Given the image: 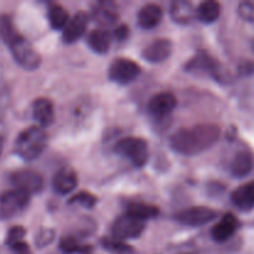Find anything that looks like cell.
<instances>
[{
  "instance_id": "6da1fadb",
  "label": "cell",
  "mask_w": 254,
  "mask_h": 254,
  "mask_svg": "<svg viewBox=\"0 0 254 254\" xmlns=\"http://www.w3.org/2000/svg\"><path fill=\"white\" fill-rule=\"evenodd\" d=\"M221 136L220 127L203 123L191 128H181L169 139V145L175 153L192 156L215 145Z\"/></svg>"
},
{
  "instance_id": "7a4b0ae2",
  "label": "cell",
  "mask_w": 254,
  "mask_h": 254,
  "mask_svg": "<svg viewBox=\"0 0 254 254\" xmlns=\"http://www.w3.org/2000/svg\"><path fill=\"white\" fill-rule=\"evenodd\" d=\"M47 144V135L41 127L24 129L15 140L14 151L25 161H32L44 153Z\"/></svg>"
},
{
  "instance_id": "3957f363",
  "label": "cell",
  "mask_w": 254,
  "mask_h": 254,
  "mask_svg": "<svg viewBox=\"0 0 254 254\" xmlns=\"http://www.w3.org/2000/svg\"><path fill=\"white\" fill-rule=\"evenodd\" d=\"M6 46L10 49L15 62L26 71H34V69L39 68L41 64V56L39 55V52L19 32H16L6 42Z\"/></svg>"
},
{
  "instance_id": "277c9868",
  "label": "cell",
  "mask_w": 254,
  "mask_h": 254,
  "mask_svg": "<svg viewBox=\"0 0 254 254\" xmlns=\"http://www.w3.org/2000/svg\"><path fill=\"white\" fill-rule=\"evenodd\" d=\"M114 149L117 154L128 159L136 168H143L148 161V144L141 138H134V136L123 138L116 144Z\"/></svg>"
},
{
  "instance_id": "5b68a950",
  "label": "cell",
  "mask_w": 254,
  "mask_h": 254,
  "mask_svg": "<svg viewBox=\"0 0 254 254\" xmlns=\"http://www.w3.org/2000/svg\"><path fill=\"white\" fill-rule=\"evenodd\" d=\"M30 202V195L17 189L0 193V220L20 215Z\"/></svg>"
},
{
  "instance_id": "8992f818",
  "label": "cell",
  "mask_w": 254,
  "mask_h": 254,
  "mask_svg": "<svg viewBox=\"0 0 254 254\" xmlns=\"http://www.w3.org/2000/svg\"><path fill=\"white\" fill-rule=\"evenodd\" d=\"M144 230H145V221L124 213L114 221L112 226V235H113V238L123 242L126 240L139 237L144 232Z\"/></svg>"
},
{
  "instance_id": "52a82bcc",
  "label": "cell",
  "mask_w": 254,
  "mask_h": 254,
  "mask_svg": "<svg viewBox=\"0 0 254 254\" xmlns=\"http://www.w3.org/2000/svg\"><path fill=\"white\" fill-rule=\"evenodd\" d=\"M218 213L215 210L205 206H196V207H189L183 211H179L174 218L179 223L189 227H198L205 226L215 220Z\"/></svg>"
},
{
  "instance_id": "ba28073f",
  "label": "cell",
  "mask_w": 254,
  "mask_h": 254,
  "mask_svg": "<svg viewBox=\"0 0 254 254\" xmlns=\"http://www.w3.org/2000/svg\"><path fill=\"white\" fill-rule=\"evenodd\" d=\"M140 73V66L133 60L116 59L108 69V77L111 81L119 84H128L133 82Z\"/></svg>"
},
{
  "instance_id": "9c48e42d",
  "label": "cell",
  "mask_w": 254,
  "mask_h": 254,
  "mask_svg": "<svg viewBox=\"0 0 254 254\" xmlns=\"http://www.w3.org/2000/svg\"><path fill=\"white\" fill-rule=\"evenodd\" d=\"M9 181L14 189L32 195L37 193L44 188V179L39 173L32 170L15 171L9 176Z\"/></svg>"
},
{
  "instance_id": "30bf717a",
  "label": "cell",
  "mask_w": 254,
  "mask_h": 254,
  "mask_svg": "<svg viewBox=\"0 0 254 254\" xmlns=\"http://www.w3.org/2000/svg\"><path fill=\"white\" fill-rule=\"evenodd\" d=\"M176 107V98L170 92H160L151 97L148 102V112L155 118L169 116Z\"/></svg>"
},
{
  "instance_id": "8fae6325",
  "label": "cell",
  "mask_w": 254,
  "mask_h": 254,
  "mask_svg": "<svg viewBox=\"0 0 254 254\" xmlns=\"http://www.w3.org/2000/svg\"><path fill=\"white\" fill-rule=\"evenodd\" d=\"M185 69L192 74H207V76H216L218 69V64L213 57H211L207 52H198L197 55L192 57L188 64L185 66Z\"/></svg>"
},
{
  "instance_id": "7c38bea8",
  "label": "cell",
  "mask_w": 254,
  "mask_h": 254,
  "mask_svg": "<svg viewBox=\"0 0 254 254\" xmlns=\"http://www.w3.org/2000/svg\"><path fill=\"white\" fill-rule=\"evenodd\" d=\"M88 25V15L84 11H78L72 19L68 20L66 26L62 30V40L66 44H73L81 39L86 32Z\"/></svg>"
},
{
  "instance_id": "4fadbf2b",
  "label": "cell",
  "mask_w": 254,
  "mask_h": 254,
  "mask_svg": "<svg viewBox=\"0 0 254 254\" xmlns=\"http://www.w3.org/2000/svg\"><path fill=\"white\" fill-rule=\"evenodd\" d=\"M173 52V42L168 39H158L144 47L143 55L146 61L151 64H160L166 61Z\"/></svg>"
},
{
  "instance_id": "5bb4252c",
  "label": "cell",
  "mask_w": 254,
  "mask_h": 254,
  "mask_svg": "<svg viewBox=\"0 0 254 254\" xmlns=\"http://www.w3.org/2000/svg\"><path fill=\"white\" fill-rule=\"evenodd\" d=\"M238 227H240V221L233 213L228 212L223 215V217L213 226L211 230V236L216 242H226L237 232Z\"/></svg>"
},
{
  "instance_id": "9a60e30c",
  "label": "cell",
  "mask_w": 254,
  "mask_h": 254,
  "mask_svg": "<svg viewBox=\"0 0 254 254\" xmlns=\"http://www.w3.org/2000/svg\"><path fill=\"white\" fill-rule=\"evenodd\" d=\"M54 190L60 195H67L72 192L78 185V176L71 168H62L54 178Z\"/></svg>"
},
{
  "instance_id": "2e32d148",
  "label": "cell",
  "mask_w": 254,
  "mask_h": 254,
  "mask_svg": "<svg viewBox=\"0 0 254 254\" xmlns=\"http://www.w3.org/2000/svg\"><path fill=\"white\" fill-rule=\"evenodd\" d=\"M254 169V155L248 150H241L233 156L231 161V174L236 178H245Z\"/></svg>"
},
{
  "instance_id": "e0dca14e",
  "label": "cell",
  "mask_w": 254,
  "mask_h": 254,
  "mask_svg": "<svg viewBox=\"0 0 254 254\" xmlns=\"http://www.w3.org/2000/svg\"><path fill=\"white\" fill-rule=\"evenodd\" d=\"M32 117L41 128L51 126L55 119V109L52 102L46 98L35 99L32 103Z\"/></svg>"
},
{
  "instance_id": "ac0fdd59",
  "label": "cell",
  "mask_w": 254,
  "mask_h": 254,
  "mask_svg": "<svg viewBox=\"0 0 254 254\" xmlns=\"http://www.w3.org/2000/svg\"><path fill=\"white\" fill-rule=\"evenodd\" d=\"M92 16L101 26H112L118 19V10L113 2H97L92 10Z\"/></svg>"
},
{
  "instance_id": "d6986e66",
  "label": "cell",
  "mask_w": 254,
  "mask_h": 254,
  "mask_svg": "<svg viewBox=\"0 0 254 254\" xmlns=\"http://www.w3.org/2000/svg\"><path fill=\"white\" fill-rule=\"evenodd\" d=\"M232 203L241 211H251L254 208V181L245 184L236 189L231 196Z\"/></svg>"
},
{
  "instance_id": "ffe728a7",
  "label": "cell",
  "mask_w": 254,
  "mask_h": 254,
  "mask_svg": "<svg viewBox=\"0 0 254 254\" xmlns=\"http://www.w3.org/2000/svg\"><path fill=\"white\" fill-rule=\"evenodd\" d=\"M163 19V9L156 4H146L139 10L138 24L141 29H153L158 26Z\"/></svg>"
},
{
  "instance_id": "44dd1931",
  "label": "cell",
  "mask_w": 254,
  "mask_h": 254,
  "mask_svg": "<svg viewBox=\"0 0 254 254\" xmlns=\"http://www.w3.org/2000/svg\"><path fill=\"white\" fill-rule=\"evenodd\" d=\"M170 15L174 21L178 24L188 25L192 22V20L196 17V9L190 1L178 0L171 4Z\"/></svg>"
},
{
  "instance_id": "7402d4cb",
  "label": "cell",
  "mask_w": 254,
  "mask_h": 254,
  "mask_svg": "<svg viewBox=\"0 0 254 254\" xmlns=\"http://www.w3.org/2000/svg\"><path fill=\"white\" fill-rule=\"evenodd\" d=\"M111 35L104 30H93L87 36V44L92 51L99 55L107 54L111 47Z\"/></svg>"
},
{
  "instance_id": "603a6c76",
  "label": "cell",
  "mask_w": 254,
  "mask_h": 254,
  "mask_svg": "<svg viewBox=\"0 0 254 254\" xmlns=\"http://www.w3.org/2000/svg\"><path fill=\"white\" fill-rule=\"evenodd\" d=\"M221 14V5L220 2L213 1H203L196 9V17L200 20L201 22H205V24H211V22H215L216 20L220 17Z\"/></svg>"
},
{
  "instance_id": "cb8c5ba5",
  "label": "cell",
  "mask_w": 254,
  "mask_h": 254,
  "mask_svg": "<svg viewBox=\"0 0 254 254\" xmlns=\"http://www.w3.org/2000/svg\"><path fill=\"white\" fill-rule=\"evenodd\" d=\"M128 215L134 216L136 218L146 221L150 218L156 217L159 215V208L156 206L148 205L143 202H129L127 205V212Z\"/></svg>"
},
{
  "instance_id": "d4e9b609",
  "label": "cell",
  "mask_w": 254,
  "mask_h": 254,
  "mask_svg": "<svg viewBox=\"0 0 254 254\" xmlns=\"http://www.w3.org/2000/svg\"><path fill=\"white\" fill-rule=\"evenodd\" d=\"M68 12L60 4H52L49 7V21L55 30H64L68 22Z\"/></svg>"
},
{
  "instance_id": "484cf974",
  "label": "cell",
  "mask_w": 254,
  "mask_h": 254,
  "mask_svg": "<svg viewBox=\"0 0 254 254\" xmlns=\"http://www.w3.org/2000/svg\"><path fill=\"white\" fill-rule=\"evenodd\" d=\"M10 103V92L2 69L0 67V123L5 118Z\"/></svg>"
},
{
  "instance_id": "4316f807",
  "label": "cell",
  "mask_w": 254,
  "mask_h": 254,
  "mask_svg": "<svg viewBox=\"0 0 254 254\" xmlns=\"http://www.w3.org/2000/svg\"><path fill=\"white\" fill-rule=\"evenodd\" d=\"M60 247H61V250L66 253H84L89 251V247L82 246L81 243L78 242V240L72 237V236H64V237H62L61 242H60Z\"/></svg>"
},
{
  "instance_id": "83f0119b",
  "label": "cell",
  "mask_w": 254,
  "mask_h": 254,
  "mask_svg": "<svg viewBox=\"0 0 254 254\" xmlns=\"http://www.w3.org/2000/svg\"><path fill=\"white\" fill-rule=\"evenodd\" d=\"M16 32L11 17L7 15H0V40L6 44Z\"/></svg>"
},
{
  "instance_id": "f1b7e54d",
  "label": "cell",
  "mask_w": 254,
  "mask_h": 254,
  "mask_svg": "<svg viewBox=\"0 0 254 254\" xmlns=\"http://www.w3.org/2000/svg\"><path fill=\"white\" fill-rule=\"evenodd\" d=\"M69 203H78V205L83 206L86 208H92L97 203V197L94 195H92V193L82 191V192H78L77 195H74L69 200Z\"/></svg>"
},
{
  "instance_id": "f546056e",
  "label": "cell",
  "mask_w": 254,
  "mask_h": 254,
  "mask_svg": "<svg viewBox=\"0 0 254 254\" xmlns=\"http://www.w3.org/2000/svg\"><path fill=\"white\" fill-rule=\"evenodd\" d=\"M25 235H26V231H25L24 227H21V226H14V227L10 228L9 232H7L5 243H6L9 247H11V246L16 245V243L22 242V238L25 237Z\"/></svg>"
},
{
  "instance_id": "4dcf8cb0",
  "label": "cell",
  "mask_w": 254,
  "mask_h": 254,
  "mask_svg": "<svg viewBox=\"0 0 254 254\" xmlns=\"http://www.w3.org/2000/svg\"><path fill=\"white\" fill-rule=\"evenodd\" d=\"M102 243H103L106 250L112 251L114 253H127L130 251V247H128L122 241L116 240V238H103Z\"/></svg>"
},
{
  "instance_id": "1f68e13d",
  "label": "cell",
  "mask_w": 254,
  "mask_h": 254,
  "mask_svg": "<svg viewBox=\"0 0 254 254\" xmlns=\"http://www.w3.org/2000/svg\"><path fill=\"white\" fill-rule=\"evenodd\" d=\"M238 15L243 20L254 22V0H247L238 5Z\"/></svg>"
},
{
  "instance_id": "d6a6232c",
  "label": "cell",
  "mask_w": 254,
  "mask_h": 254,
  "mask_svg": "<svg viewBox=\"0 0 254 254\" xmlns=\"http://www.w3.org/2000/svg\"><path fill=\"white\" fill-rule=\"evenodd\" d=\"M55 238V232L52 230H41L39 233L36 235V245L39 247H44V246L50 245V243L54 241Z\"/></svg>"
},
{
  "instance_id": "836d02e7",
  "label": "cell",
  "mask_w": 254,
  "mask_h": 254,
  "mask_svg": "<svg viewBox=\"0 0 254 254\" xmlns=\"http://www.w3.org/2000/svg\"><path fill=\"white\" fill-rule=\"evenodd\" d=\"M11 251L15 254H31V251H30V247L26 245V243L22 241V242L16 243V245L11 246Z\"/></svg>"
},
{
  "instance_id": "e575fe53",
  "label": "cell",
  "mask_w": 254,
  "mask_h": 254,
  "mask_svg": "<svg viewBox=\"0 0 254 254\" xmlns=\"http://www.w3.org/2000/svg\"><path fill=\"white\" fill-rule=\"evenodd\" d=\"M128 34H129L128 26H126V25H121V26L117 27L116 31H114V37H116L117 40H119V41H123V40H126L127 37H128Z\"/></svg>"
},
{
  "instance_id": "d590c367",
  "label": "cell",
  "mask_w": 254,
  "mask_h": 254,
  "mask_svg": "<svg viewBox=\"0 0 254 254\" xmlns=\"http://www.w3.org/2000/svg\"><path fill=\"white\" fill-rule=\"evenodd\" d=\"M1 148H2V143H1V139H0V153H1Z\"/></svg>"
},
{
  "instance_id": "8d00e7d4",
  "label": "cell",
  "mask_w": 254,
  "mask_h": 254,
  "mask_svg": "<svg viewBox=\"0 0 254 254\" xmlns=\"http://www.w3.org/2000/svg\"><path fill=\"white\" fill-rule=\"evenodd\" d=\"M183 254H193V253H183Z\"/></svg>"
}]
</instances>
